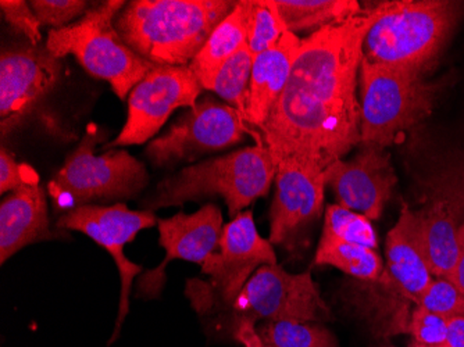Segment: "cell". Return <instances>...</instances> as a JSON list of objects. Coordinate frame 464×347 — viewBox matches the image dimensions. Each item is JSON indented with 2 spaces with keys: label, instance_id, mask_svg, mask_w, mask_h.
I'll return each mask as SVG.
<instances>
[{
  "label": "cell",
  "instance_id": "cell-1",
  "mask_svg": "<svg viewBox=\"0 0 464 347\" xmlns=\"http://www.w3.org/2000/svg\"><path fill=\"white\" fill-rule=\"evenodd\" d=\"M375 9L302 41L288 82L263 127V145L276 167L296 160L323 171L361 142L357 72Z\"/></svg>",
  "mask_w": 464,
  "mask_h": 347
},
{
  "label": "cell",
  "instance_id": "cell-2",
  "mask_svg": "<svg viewBox=\"0 0 464 347\" xmlns=\"http://www.w3.org/2000/svg\"><path fill=\"white\" fill-rule=\"evenodd\" d=\"M385 260L380 278L357 281L351 292L354 312L378 339L408 335L411 312L432 282L419 214L406 203L387 235Z\"/></svg>",
  "mask_w": 464,
  "mask_h": 347
},
{
  "label": "cell",
  "instance_id": "cell-3",
  "mask_svg": "<svg viewBox=\"0 0 464 347\" xmlns=\"http://www.w3.org/2000/svg\"><path fill=\"white\" fill-rule=\"evenodd\" d=\"M237 2L132 0L114 20L122 41L155 66H189Z\"/></svg>",
  "mask_w": 464,
  "mask_h": 347
},
{
  "label": "cell",
  "instance_id": "cell-4",
  "mask_svg": "<svg viewBox=\"0 0 464 347\" xmlns=\"http://www.w3.org/2000/svg\"><path fill=\"white\" fill-rule=\"evenodd\" d=\"M276 172L277 167L270 151L262 140H257L255 146L185 167L163 179L152 197L145 200V207L155 211L218 195L223 198L229 216L234 218L267 195Z\"/></svg>",
  "mask_w": 464,
  "mask_h": 347
},
{
  "label": "cell",
  "instance_id": "cell-5",
  "mask_svg": "<svg viewBox=\"0 0 464 347\" xmlns=\"http://www.w3.org/2000/svg\"><path fill=\"white\" fill-rule=\"evenodd\" d=\"M456 9L440 0L384 2L375 7L377 17L364 36V59L421 72L444 45Z\"/></svg>",
  "mask_w": 464,
  "mask_h": 347
},
{
  "label": "cell",
  "instance_id": "cell-6",
  "mask_svg": "<svg viewBox=\"0 0 464 347\" xmlns=\"http://www.w3.org/2000/svg\"><path fill=\"white\" fill-rule=\"evenodd\" d=\"M124 6L121 0H109L90 7L72 24L49 31L45 45L57 59L74 56L92 77L108 81L121 101L156 67L117 33L114 20Z\"/></svg>",
  "mask_w": 464,
  "mask_h": 347
},
{
  "label": "cell",
  "instance_id": "cell-7",
  "mask_svg": "<svg viewBox=\"0 0 464 347\" xmlns=\"http://www.w3.org/2000/svg\"><path fill=\"white\" fill-rule=\"evenodd\" d=\"M99 128L91 125L66 163L49 181L48 192L54 207L63 214L93 202L130 199L150 182L145 164L121 149L95 155L101 142Z\"/></svg>",
  "mask_w": 464,
  "mask_h": 347
},
{
  "label": "cell",
  "instance_id": "cell-8",
  "mask_svg": "<svg viewBox=\"0 0 464 347\" xmlns=\"http://www.w3.org/2000/svg\"><path fill=\"white\" fill-rule=\"evenodd\" d=\"M361 142L387 148L431 111L432 86L420 72L362 59Z\"/></svg>",
  "mask_w": 464,
  "mask_h": 347
},
{
  "label": "cell",
  "instance_id": "cell-9",
  "mask_svg": "<svg viewBox=\"0 0 464 347\" xmlns=\"http://www.w3.org/2000/svg\"><path fill=\"white\" fill-rule=\"evenodd\" d=\"M265 265H277V255L271 242L260 236L252 211H242L224 227L218 250L202 265L208 281H188L185 294L202 315L228 307Z\"/></svg>",
  "mask_w": 464,
  "mask_h": 347
},
{
  "label": "cell",
  "instance_id": "cell-10",
  "mask_svg": "<svg viewBox=\"0 0 464 347\" xmlns=\"http://www.w3.org/2000/svg\"><path fill=\"white\" fill-rule=\"evenodd\" d=\"M228 307L232 323L256 325L257 321L330 320V309L312 274H291L278 265L257 268Z\"/></svg>",
  "mask_w": 464,
  "mask_h": 347
},
{
  "label": "cell",
  "instance_id": "cell-11",
  "mask_svg": "<svg viewBox=\"0 0 464 347\" xmlns=\"http://www.w3.org/2000/svg\"><path fill=\"white\" fill-rule=\"evenodd\" d=\"M249 132V125L237 109L205 98L182 114L166 134L152 140L146 156L158 167L195 161L237 145Z\"/></svg>",
  "mask_w": 464,
  "mask_h": 347
},
{
  "label": "cell",
  "instance_id": "cell-12",
  "mask_svg": "<svg viewBox=\"0 0 464 347\" xmlns=\"http://www.w3.org/2000/svg\"><path fill=\"white\" fill-rule=\"evenodd\" d=\"M158 223L159 220L153 211L130 210L124 203H117L113 206H80L62 214L57 220V229L78 231L87 235L96 245L111 255L119 268L121 291H120L116 330L111 343L116 341L122 323L129 315L132 284L143 271L142 265L132 263L124 255L125 245L131 244L140 231L152 228Z\"/></svg>",
  "mask_w": 464,
  "mask_h": 347
},
{
  "label": "cell",
  "instance_id": "cell-13",
  "mask_svg": "<svg viewBox=\"0 0 464 347\" xmlns=\"http://www.w3.org/2000/svg\"><path fill=\"white\" fill-rule=\"evenodd\" d=\"M203 88L191 67L156 66L129 96V116L119 137L104 149L142 145L179 107H192Z\"/></svg>",
  "mask_w": 464,
  "mask_h": 347
},
{
  "label": "cell",
  "instance_id": "cell-14",
  "mask_svg": "<svg viewBox=\"0 0 464 347\" xmlns=\"http://www.w3.org/2000/svg\"><path fill=\"white\" fill-rule=\"evenodd\" d=\"M276 195L270 210L271 245L289 250L298 246L302 234L322 216L327 181L325 171L312 164L284 160L277 164Z\"/></svg>",
  "mask_w": 464,
  "mask_h": 347
},
{
  "label": "cell",
  "instance_id": "cell-15",
  "mask_svg": "<svg viewBox=\"0 0 464 347\" xmlns=\"http://www.w3.org/2000/svg\"><path fill=\"white\" fill-rule=\"evenodd\" d=\"M62 63L48 48L4 49L0 57L2 138L17 128L59 80Z\"/></svg>",
  "mask_w": 464,
  "mask_h": 347
},
{
  "label": "cell",
  "instance_id": "cell-16",
  "mask_svg": "<svg viewBox=\"0 0 464 347\" xmlns=\"http://www.w3.org/2000/svg\"><path fill=\"white\" fill-rule=\"evenodd\" d=\"M159 242L166 250L163 262L142 274L138 281V296L153 299L163 291L166 268L173 260L202 265L218 250L223 235V214L215 205L203 206L197 213H179L159 220Z\"/></svg>",
  "mask_w": 464,
  "mask_h": 347
},
{
  "label": "cell",
  "instance_id": "cell-17",
  "mask_svg": "<svg viewBox=\"0 0 464 347\" xmlns=\"http://www.w3.org/2000/svg\"><path fill=\"white\" fill-rule=\"evenodd\" d=\"M325 181L333 188L338 205L378 220L398 178L384 148L363 146L353 160L341 159L331 164L325 169Z\"/></svg>",
  "mask_w": 464,
  "mask_h": 347
},
{
  "label": "cell",
  "instance_id": "cell-18",
  "mask_svg": "<svg viewBox=\"0 0 464 347\" xmlns=\"http://www.w3.org/2000/svg\"><path fill=\"white\" fill-rule=\"evenodd\" d=\"M48 202L41 185H23L0 205V263L34 242L52 239Z\"/></svg>",
  "mask_w": 464,
  "mask_h": 347
},
{
  "label": "cell",
  "instance_id": "cell-19",
  "mask_svg": "<svg viewBox=\"0 0 464 347\" xmlns=\"http://www.w3.org/2000/svg\"><path fill=\"white\" fill-rule=\"evenodd\" d=\"M302 41L296 34L288 31L273 48L255 57L244 116L249 127L260 130L265 124L288 82Z\"/></svg>",
  "mask_w": 464,
  "mask_h": 347
},
{
  "label": "cell",
  "instance_id": "cell-20",
  "mask_svg": "<svg viewBox=\"0 0 464 347\" xmlns=\"http://www.w3.org/2000/svg\"><path fill=\"white\" fill-rule=\"evenodd\" d=\"M417 214L432 276L450 281L458 260L461 203L456 199H438Z\"/></svg>",
  "mask_w": 464,
  "mask_h": 347
},
{
  "label": "cell",
  "instance_id": "cell-21",
  "mask_svg": "<svg viewBox=\"0 0 464 347\" xmlns=\"http://www.w3.org/2000/svg\"><path fill=\"white\" fill-rule=\"evenodd\" d=\"M250 0L237 2L234 9L221 21L192 60L191 67L203 90L212 91L221 67L247 45Z\"/></svg>",
  "mask_w": 464,
  "mask_h": 347
},
{
  "label": "cell",
  "instance_id": "cell-22",
  "mask_svg": "<svg viewBox=\"0 0 464 347\" xmlns=\"http://www.w3.org/2000/svg\"><path fill=\"white\" fill-rule=\"evenodd\" d=\"M289 33L319 31L361 14L354 0H274Z\"/></svg>",
  "mask_w": 464,
  "mask_h": 347
},
{
  "label": "cell",
  "instance_id": "cell-23",
  "mask_svg": "<svg viewBox=\"0 0 464 347\" xmlns=\"http://www.w3.org/2000/svg\"><path fill=\"white\" fill-rule=\"evenodd\" d=\"M314 265H331L361 282L375 281L384 270V262L377 250L323 234L315 252Z\"/></svg>",
  "mask_w": 464,
  "mask_h": 347
},
{
  "label": "cell",
  "instance_id": "cell-24",
  "mask_svg": "<svg viewBox=\"0 0 464 347\" xmlns=\"http://www.w3.org/2000/svg\"><path fill=\"white\" fill-rule=\"evenodd\" d=\"M256 331L268 347H338L334 333L320 323L263 321Z\"/></svg>",
  "mask_w": 464,
  "mask_h": 347
},
{
  "label": "cell",
  "instance_id": "cell-25",
  "mask_svg": "<svg viewBox=\"0 0 464 347\" xmlns=\"http://www.w3.org/2000/svg\"><path fill=\"white\" fill-rule=\"evenodd\" d=\"M253 62L255 57L246 45L221 67L213 85V92L218 93L229 106L237 109L242 116H245L246 111Z\"/></svg>",
  "mask_w": 464,
  "mask_h": 347
},
{
  "label": "cell",
  "instance_id": "cell-26",
  "mask_svg": "<svg viewBox=\"0 0 464 347\" xmlns=\"http://www.w3.org/2000/svg\"><path fill=\"white\" fill-rule=\"evenodd\" d=\"M323 235L349 244L362 245L372 250L378 249V235L372 220L363 214L340 205L328 206L325 210Z\"/></svg>",
  "mask_w": 464,
  "mask_h": 347
},
{
  "label": "cell",
  "instance_id": "cell-27",
  "mask_svg": "<svg viewBox=\"0 0 464 347\" xmlns=\"http://www.w3.org/2000/svg\"><path fill=\"white\" fill-rule=\"evenodd\" d=\"M288 33L274 0H250L247 48L253 57L273 48Z\"/></svg>",
  "mask_w": 464,
  "mask_h": 347
},
{
  "label": "cell",
  "instance_id": "cell-28",
  "mask_svg": "<svg viewBox=\"0 0 464 347\" xmlns=\"http://www.w3.org/2000/svg\"><path fill=\"white\" fill-rule=\"evenodd\" d=\"M417 306L442 317H464V294L450 279H432L429 288L420 296Z\"/></svg>",
  "mask_w": 464,
  "mask_h": 347
},
{
  "label": "cell",
  "instance_id": "cell-29",
  "mask_svg": "<svg viewBox=\"0 0 464 347\" xmlns=\"http://www.w3.org/2000/svg\"><path fill=\"white\" fill-rule=\"evenodd\" d=\"M30 6L41 25L52 30L67 27L90 9L83 0H33Z\"/></svg>",
  "mask_w": 464,
  "mask_h": 347
},
{
  "label": "cell",
  "instance_id": "cell-30",
  "mask_svg": "<svg viewBox=\"0 0 464 347\" xmlns=\"http://www.w3.org/2000/svg\"><path fill=\"white\" fill-rule=\"evenodd\" d=\"M448 318L416 306L411 312L409 333L411 341L423 346H445L448 339Z\"/></svg>",
  "mask_w": 464,
  "mask_h": 347
},
{
  "label": "cell",
  "instance_id": "cell-31",
  "mask_svg": "<svg viewBox=\"0 0 464 347\" xmlns=\"http://www.w3.org/2000/svg\"><path fill=\"white\" fill-rule=\"evenodd\" d=\"M0 10L13 30L30 39L31 45H39V42L42 41V25L30 4L24 0H2Z\"/></svg>",
  "mask_w": 464,
  "mask_h": 347
},
{
  "label": "cell",
  "instance_id": "cell-32",
  "mask_svg": "<svg viewBox=\"0 0 464 347\" xmlns=\"http://www.w3.org/2000/svg\"><path fill=\"white\" fill-rule=\"evenodd\" d=\"M35 169L14 160L6 149L0 150V193H12L23 185H38Z\"/></svg>",
  "mask_w": 464,
  "mask_h": 347
},
{
  "label": "cell",
  "instance_id": "cell-33",
  "mask_svg": "<svg viewBox=\"0 0 464 347\" xmlns=\"http://www.w3.org/2000/svg\"><path fill=\"white\" fill-rule=\"evenodd\" d=\"M232 336L244 347H268L257 335L256 325L249 323H237L232 325Z\"/></svg>",
  "mask_w": 464,
  "mask_h": 347
},
{
  "label": "cell",
  "instance_id": "cell-34",
  "mask_svg": "<svg viewBox=\"0 0 464 347\" xmlns=\"http://www.w3.org/2000/svg\"><path fill=\"white\" fill-rule=\"evenodd\" d=\"M450 282H453L458 286L459 291L464 294V220L461 221L460 227H459L458 260H456L455 270H453Z\"/></svg>",
  "mask_w": 464,
  "mask_h": 347
},
{
  "label": "cell",
  "instance_id": "cell-35",
  "mask_svg": "<svg viewBox=\"0 0 464 347\" xmlns=\"http://www.w3.org/2000/svg\"><path fill=\"white\" fill-rule=\"evenodd\" d=\"M447 347H464V317L450 318L448 321Z\"/></svg>",
  "mask_w": 464,
  "mask_h": 347
},
{
  "label": "cell",
  "instance_id": "cell-36",
  "mask_svg": "<svg viewBox=\"0 0 464 347\" xmlns=\"http://www.w3.org/2000/svg\"><path fill=\"white\" fill-rule=\"evenodd\" d=\"M408 347H447V346H423V344L416 343V342L411 341V343H409Z\"/></svg>",
  "mask_w": 464,
  "mask_h": 347
},
{
  "label": "cell",
  "instance_id": "cell-37",
  "mask_svg": "<svg viewBox=\"0 0 464 347\" xmlns=\"http://www.w3.org/2000/svg\"><path fill=\"white\" fill-rule=\"evenodd\" d=\"M382 347H396V346H392V344H384V346H382Z\"/></svg>",
  "mask_w": 464,
  "mask_h": 347
}]
</instances>
